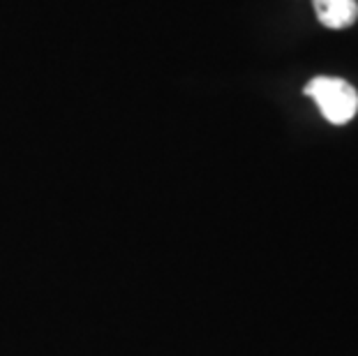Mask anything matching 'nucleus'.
<instances>
[{
	"label": "nucleus",
	"instance_id": "obj_1",
	"mask_svg": "<svg viewBox=\"0 0 358 356\" xmlns=\"http://www.w3.org/2000/svg\"><path fill=\"white\" fill-rule=\"evenodd\" d=\"M303 93L317 102V107L322 109V116L333 125H347L358 111V93L345 79L315 77L308 81Z\"/></svg>",
	"mask_w": 358,
	"mask_h": 356
},
{
	"label": "nucleus",
	"instance_id": "obj_2",
	"mask_svg": "<svg viewBox=\"0 0 358 356\" xmlns=\"http://www.w3.org/2000/svg\"><path fill=\"white\" fill-rule=\"evenodd\" d=\"M317 19L322 26L340 30L356 24L358 19V3L356 0H312Z\"/></svg>",
	"mask_w": 358,
	"mask_h": 356
}]
</instances>
